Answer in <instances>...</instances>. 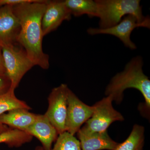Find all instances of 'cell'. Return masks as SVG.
I'll return each mask as SVG.
<instances>
[{"label": "cell", "mask_w": 150, "mask_h": 150, "mask_svg": "<svg viewBox=\"0 0 150 150\" xmlns=\"http://www.w3.org/2000/svg\"><path fill=\"white\" fill-rule=\"evenodd\" d=\"M48 1L36 0L13 6L20 25L18 42L24 48L34 66L43 69L49 67V56L44 53L42 48L43 35L41 25Z\"/></svg>", "instance_id": "6da1fadb"}, {"label": "cell", "mask_w": 150, "mask_h": 150, "mask_svg": "<svg viewBox=\"0 0 150 150\" xmlns=\"http://www.w3.org/2000/svg\"><path fill=\"white\" fill-rule=\"evenodd\" d=\"M100 28H109L119 23L122 18L132 15L139 23L150 20L143 14L139 0H95Z\"/></svg>", "instance_id": "3957f363"}, {"label": "cell", "mask_w": 150, "mask_h": 150, "mask_svg": "<svg viewBox=\"0 0 150 150\" xmlns=\"http://www.w3.org/2000/svg\"><path fill=\"white\" fill-rule=\"evenodd\" d=\"M33 139L25 131L11 128L0 134V144H5L10 148L20 147L31 142Z\"/></svg>", "instance_id": "e0dca14e"}, {"label": "cell", "mask_w": 150, "mask_h": 150, "mask_svg": "<svg viewBox=\"0 0 150 150\" xmlns=\"http://www.w3.org/2000/svg\"><path fill=\"white\" fill-rule=\"evenodd\" d=\"M24 108L9 110L0 116V123L11 129L25 131L36 119L37 114Z\"/></svg>", "instance_id": "4fadbf2b"}, {"label": "cell", "mask_w": 150, "mask_h": 150, "mask_svg": "<svg viewBox=\"0 0 150 150\" xmlns=\"http://www.w3.org/2000/svg\"><path fill=\"white\" fill-rule=\"evenodd\" d=\"M144 126L134 125L131 134L124 142L118 143L113 150H143L144 144Z\"/></svg>", "instance_id": "2e32d148"}, {"label": "cell", "mask_w": 150, "mask_h": 150, "mask_svg": "<svg viewBox=\"0 0 150 150\" xmlns=\"http://www.w3.org/2000/svg\"><path fill=\"white\" fill-rule=\"evenodd\" d=\"M1 49L6 74L11 83V89L15 91L24 75L34 65L18 43Z\"/></svg>", "instance_id": "277c9868"}, {"label": "cell", "mask_w": 150, "mask_h": 150, "mask_svg": "<svg viewBox=\"0 0 150 150\" xmlns=\"http://www.w3.org/2000/svg\"><path fill=\"white\" fill-rule=\"evenodd\" d=\"M76 134L82 150H113L118 144L111 139L107 131L85 133L79 130Z\"/></svg>", "instance_id": "7c38bea8"}, {"label": "cell", "mask_w": 150, "mask_h": 150, "mask_svg": "<svg viewBox=\"0 0 150 150\" xmlns=\"http://www.w3.org/2000/svg\"><path fill=\"white\" fill-rule=\"evenodd\" d=\"M94 107L84 103L69 89L67 96L66 131L75 136L91 117Z\"/></svg>", "instance_id": "ba28073f"}, {"label": "cell", "mask_w": 150, "mask_h": 150, "mask_svg": "<svg viewBox=\"0 0 150 150\" xmlns=\"http://www.w3.org/2000/svg\"><path fill=\"white\" fill-rule=\"evenodd\" d=\"M69 89L67 85L62 84L53 88L48 98V109L44 114L56 128L59 135L66 131Z\"/></svg>", "instance_id": "8992f818"}, {"label": "cell", "mask_w": 150, "mask_h": 150, "mask_svg": "<svg viewBox=\"0 0 150 150\" xmlns=\"http://www.w3.org/2000/svg\"><path fill=\"white\" fill-rule=\"evenodd\" d=\"M25 132L39 140L46 150L51 149L59 135L45 114H37L35 121Z\"/></svg>", "instance_id": "8fae6325"}, {"label": "cell", "mask_w": 150, "mask_h": 150, "mask_svg": "<svg viewBox=\"0 0 150 150\" xmlns=\"http://www.w3.org/2000/svg\"><path fill=\"white\" fill-rule=\"evenodd\" d=\"M65 5L72 15L76 17L86 14L89 17H97V8L96 1L66 0Z\"/></svg>", "instance_id": "9a60e30c"}, {"label": "cell", "mask_w": 150, "mask_h": 150, "mask_svg": "<svg viewBox=\"0 0 150 150\" xmlns=\"http://www.w3.org/2000/svg\"><path fill=\"white\" fill-rule=\"evenodd\" d=\"M143 67V59L141 56L131 59L122 71L117 73L112 78L105 93L106 96L111 97L112 101L120 103L123 100L124 91L128 88L136 89L144 97L145 107L149 113L150 81L144 74Z\"/></svg>", "instance_id": "7a4b0ae2"}, {"label": "cell", "mask_w": 150, "mask_h": 150, "mask_svg": "<svg viewBox=\"0 0 150 150\" xmlns=\"http://www.w3.org/2000/svg\"><path fill=\"white\" fill-rule=\"evenodd\" d=\"M34 150H46L37 146ZM50 150H82L79 140L67 131L59 134L54 147Z\"/></svg>", "instance_id": "ac0fdd59"}, {"label": "cell", "mask_w": 150, "mask_h": 150, "mask_svg": "<svg viewBox=\"0 0 150 150\" xmlns=\"http://www.w3.org/2000/svg\"><path fill=\"white\" fill-rule=\"evenodd\" d=\"M36 0H0V6H12L32 3Z\"/></svg>", "instance_id": "ffe728a7"}, {"label": "cell", "mask_w": 150, "mask_h": 150, "mask_svg": "<svg viewBox=\"0 0 150 150\" xmlns=\"http://www.w3.org/2000/svg\"><path fill=\"white\" fill-rule=\"evenodd\" d=\"M150 28V20L139 23L137 18L132 15H128L123 18L121 21L116 25L109 28H90L87 30L88 33L90 35L98 34H108L118 38L127 48L135 50L137 46L131 40V33L135 28L138 27Z\"/></svg>", "instance_id": "52a82bcc"}, {"label": "cell", "mask_w": 150, "mask_h": 150, "mask_svg": "<svg viewBox=\"0 0 150 150\" xmlns=\"http://www.w3.org/2000/svg\"><path fill=\"white\" fill-rule=\"evenodd\" d=\"M0 71L6 72L4 60H3L2 53V49L1 47H0Z\"/></svg>", "instance_id": "44dd1931"}, {"label": "cell", "mask_w": 150, "mask_h": 150, "mask_svg": "<svg viewBox=\"0 0 150 150\" xmlns=\"http://www.w3.org/2000/svg\"><path fill=\"white\" fill-rule=\"evenodd\" d=\"M112 102L111 97L106 96L96 103L91 117L80 130L85 133L105 132L113 122L123 121L124 117L114 109Z\"/></svg>", "instance_id": "5b68a950"}, {"label": "cell", "mask_w": 150, "mask_h": 150, "mask_svg": "<svg viewBox=\"0 0 150 150\" xmlns=\"http://www.w3.org/2000/svg\"><path fill=\"white\" fill-rule=\"evenodd\" d=\"M16 108H24L28 110L31 109L26 102L18 98L15 94V91L11 89L7 93L0 97V116L9 110ZM9 128L0 123V134Z\"/></svg>", "instance_id": "5bb4252c"}, {"label": "cell", "mask_w": 150, "mask_h": 150, "mask_svg": "<svg viewBox=\"0 0 150 150\" xmlns=\"http://www.w3.org/2000/svg\"><path fill=\"white\" fill-rule=\"evenodd\" d=\"M20 29L19 22L14 13L13 6H0V47L18 43Z\"/></svg>", "instance_id": "30bf717a"}, {"label": "cell", "mask_w": 150, "mask_h": 150, "mask_svg": "<svg viewBox=\"0 0 150 150\" xmlns=\"http://www.w3.org/2000/svg\"><path fill=\"white\" fill-rule=\"evenodd\" d=\"M72 15L64 1H48L41 21L43 36L56 30L64 21H69Z\"/></svg>", "instance_id": "9c48e42d"}, {"label": "cell", "mask_w": 150, "mask_h": 150, "mask_svg": "<svg viewBox=\"0 0 150 150\" xmlns=\"http://www.w3.org/2000/svg\"><path fill=\"white\" fill-rule=\"evenodd\" d=\"M11 83L6 72L0 71V97L9 91Z\"/></svg>", "instance_id": "d6986e66"}]
</instances>
